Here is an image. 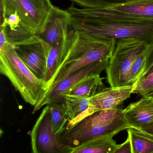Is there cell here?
Masks as SVG:
<instances>
[{
  "instance_id": "obj_24",
  "label": "cell",
  "mask_w": 153,
  "mask_h": 153,
  "mask_svg": "<svg viewBox=\"0 0 153 153\" xmlns=\"http://www.w3.org/2000/svg\"><path fill=\"white\" fill-rule=\"evenodd\" d=\"M84 8H103L105 7L110 1L107 0H71ZM129 0H124L128 1Z\"/></svg>"
},
{
  "instance_id": "obj_21",
  "label": "cell",
  "mask_w": 153,
  "mask_h": 153,
  "mask_svg": "<svg viewBox=\"0 0 153 153\" xmlns=\"http://www.w3.org/2000/svg\"><path fill=\"white\" fill-rule=\"evenodd\" d=\"M146 48L132 63L127 74L124 85L133 86L141 75L146 62Z\"/></svg>"
},
{
  "instance_id": "obj_3",
  "label": "cell",
  "mask_w": 153,
  "mask_h": 153,
  "mask_svg": "<svg viewBox=\"0 0 153 153\" xmlns=\"http://www.w3.org/2000/svg\"><path fill=\"white\" fill-rule=\"evenodd\" d=\"M116 42L115 41H95L76 32L74 41L60 62L53 79L44 96L61 81L80 68L102 59H110Z\"/></svg>"
},
{
  "instance_id": "obj_23",
  "label": "cell",
  "mask_w": 153,
  "mask_h": 153,
  "mask_svg": "<svg viewBox=\"0 0 153 153\" xmlns=\"http://www.w3.org/2000/svg\"><path fill=\"white\" fill-rule=\"evenodd\" d=\"M146 50V56L145 66L141 75L137 81L146 77L153 72V39L148 44Z\"/></svg>"
},
{
  "instance_id": "obj_13",
  "label": "cell",
  "mask_w": 153,
  "mask_h": 153,
  "mask_svg": "<svg viewBox=\"0 0 153 153\" xmlns=\"http://www.w3.org/2000/svg\"><path fill=\"white\" fill-rule=\"evenodd\" d=\"M123 117L133 128H140L153 123V97H142L123 109Z\"/></svg>"
},
{
  "instance_id": "obj_12",
  "label": "cell",
  "mask_w": 153,
  "mask_h": 153,
  "mask_svg": "<svg viewBox=\"0 0 153 153\" xmlns=\"http://www.w3.org/2000/svg\"><path fill=\"white\" fill-rule=\"evenodd\" d=\"M1 31L13 45L25 42L36 35L24 25L16 12L1 7Z\"/></svg>"
},
{
  "instance_id": "obj_25",
  "label": "cell",
  "mask_w": 153,
  "mask_h": 153,
  "mask_svg": "<svg viewBox=\"0 0 153 153\" xmlns=\"http://www.w3.org/2000/svg\"><path fill=\"white\" fill-rule=\"evenodd\" d=\"M114 153H132L131 139L128 134L126 140L122 144L118 145Z\"/></svg>"
},
{
  "instance_id": "obj_16",
  "label": "cell",
  "mask_w": 153,
  "mask_h": 153,
  "mask_svg": "<svg viewBox=\"0 0 153 153\" xmlns=\"http://www.w3.org/2000/svg\"><path fill=\"white\" fill-rule=\"evenodd\" d=\"M63 98V102L69 118L66 129L74 126L93 113L90 109L88 97L64 95Z\"/></svg>"
},
{
  "instance_id": "obj_6",
  "label": "cell",
  "mask_w": 153,
  "mask_h": 153,
  "mask_svg": "<svg viewBox=\"0 0 153 153\" xmlns=\"http://www.w3.org/2000/svg\"><path fill=\"white\" fill-rule=\"evenodd\" d=\"M50 0H1V7L16 11L25 26L35 34H40L53 7Z\"/></svg>"
},
{
  "instance_id": "obj_2",
  "label": "cell",
  "mask_w": 153,
  "mask_h": 153,
  "mask_svg": "<svg viewBox=\"0 0 153 153\" xmlns=\"http://www.w3.org/2000/svg\"><path fill=\"white\" fill-rule=\"evenodd\" d=\"M123 110L116 108L95 112L66 129L61 139L73 147L98 137L114 136L131 128L123 117Z\"/></svg>"
},
{
  "instance_id": "obj_14",
  "label": "cell",
  "mask_w": 153,
  "mask_h": 153,
  "mask_svg": "<svg viewBox=\"0 0 153 153\" xmlns=\"http://www.w3.org/2000/svg\"><path fill=\"white\" fill-rule=\"evenodd\" d=\"M105 8L130 18L153 21V0L110 2Z\"/></svg>"
},
{
  "instance_id": "obj_4",
  "label": "cell",
  "mask_w": 153,
  "mask_h": 153,
  "mask_svg": "<svg viewBox=\"0 0 153 153\" xmlns=\"http://www.w3.org/2000/svg\"><path fill=\"white\" fill-rule=\"evenodd\" d=\"M0 72L9 79L24 101L33 106L46 92L43 80L29 69L9 43L0 49Z\"/></svg>"
},
{
  "instance_id": "obj_20",
  "label": "cell",
  "mask_w": 153,
  "mask_h": 153,
  "mask_svg": "<svg viewBox=\"0 0 153 153\" xmlns=\"http://www.w3.org/2000/svg\"><path fill=\"white\" fill-rule=\"evenodd\" d=\"M51 110V128L53 132L60 136L65 131L69 118L64 103L49 105Z\"/></svg>"
},
{
  "instance_id": "obj_15",
  "label": "cell",
  "mask_w": 153,
  "mask_h": 153,
  "mask_svg": "<svg viewBox=\"0 0 153 153\" xmlns=\"http://www.w3.org/2000/svg\"><path fill=\"white\" fill-rule=\"evenodd\" d=\"M76 32L71 28L63 38L51 47L47 58L46 72L43 79L46 91L49 88L58 69L60 60L75 38Z\"/></svg>"
},
{
  "instance_id": "obj_10",
  "label": "cell",
  "mask_w": 153,
  "mask_h": 153,
  "mask_svg": "<svg viewBox=\"0 0 153 153\" xmlns=\"http://www.w3.org/2000/svg\"><path fill=\"white\" fill-rule=\"evenodd\" d=\"M68 10L53 6L43 29L37 36L52 47L68 33L70 28Z\"/></svg>"
},
{
  "instance_id": "obj_1",
  "label": "cell",
  "mask_w": 153,
  "mask_h": 153,
  "mask_svg": "<svg viewBox=\"0 0 153 153\" xmlns=\"http://www.w3.org/2000/svg\"><path fill=\"white\" fill-rule=\"evenodd\" d=\"M67 10L71 28L95 41L136 38L149 43L153 39V21L130 18L106 8H77L72 5Z\"/></svg>"
},
{
  "instance_id": "obj_18",
  "label": "cell",
  "mask_w": 153,
  "mask_h": 153,
  "mask_svg": "<svg viewBox=\"0 0 153 153\" xmlns=\"http://www.w3.org/2000/svg\"><path fill=\"white\" fill-rule=\"evenodd\" d=\"M103 79L100 75L90 76L66 90L62 94V97L63 100L64 95L91 97L103 88Z\"/></svg>"
},
{
  "instance_id": "obj_28",
  "label": "cell",
  "mask_w": 153,
  "mask_h": 153,
  "mask_svg": "<svg viewBox=\"0 0 153 153\" xmlns=\"http://www.w3.org/2000/svg\"><path fill=\"white\" fill-rule=\"evenodd\" d=\"M134 1V0H129V1Z\"/></svg>"
},
{
  "instance_id": "obj_19",
  "label": "cell",
  "mask_w": 153,
  "mask_h": 153,
  "mask_svg": "<svg viewBox=\"0 0 153 153\" xmlns=\"http://www.w3.org/2000/svg\"><path fill=\"white\" fill-rule=\"evenodd\" d=\"M127 131L131 139L132 153H153V135L133 127Z\"/></svg>"
},
{
  "instance_id": "obj_8",
  "label": "cell",
  "mask_w": 153,
  "mask_h": 153,
  "mask_svg": "<svg viewBox=\"0 0 153 153\" xmlns=\"http://www.w3.org/2000/svg\"><path fill=\"white\" fill-rule=\"evenodd\" d=\"M110 58H106L94 62L80 68L61 81L51 91L45 95L40 102L34 106L33 114H34L43 106L53 103L63 102L62 94L74 85L93 75H100L106 69Z\"/></svg>"
},
{
  "instance_id": "obj_27",
  "label": "cell",
  "mask_w": 153,
  "mask_h": 153,
  "mask_svg": "<svg viewBox=\"0 0 153 153\" xmlns=\"http://www.w3.org/2000/svg\"><path fill=\"white\" fill-rule=\"evenodd\" d=\"M140 129L153 135V123L143 126L142 128H140Z\"/></svg>"
},
{
  "instance_id": "obj_7",
  "label": "cell",
  "mask_w": 153,
  "mask_h": 153,
  "mask_svg": "<svg viewBox=\"0 0 153 153\" xmlns=\"http://www.w3.org/2000/svg\"><path fill=\"white\" fill-rule=\"evenodd\" d=\"M33 153H71V147L64 143L51 128V110L48 105L44 108L30 133Z\"/></svg>"
},
{
  "instance_id": "obj_26",
  "label": "cell",
  "mask_w": 153,
  "mask_h": 153,
  "mask_svg": "<svg viewBox=\"0 0 153 153\" xmlns=\"http://www.w3.org/2000/svg\"><path fill=\"white\" fill-rule=\"evenodd\" d=\"M8 43L4 33L2 31H1V33H0V49L3 48Z\"/></svg>"
},
{
  "instance_id": "obj_17",
  "label": "cell",
  "mask_w": 153,
  "mask_h": 153,
  "mask_svg": "<svg viewBox=\"0 0 153 153\" xmlns=\"http://www.w3.org/2000/svg\"><path fill=\"white\" fill-rule=\"evenodd\" d=\"M114 136L98 137L71 148V153H114L118 146Z\"/></svg>"
},
{
  "instance_id": "obj_5",
  "label": "cell",
  "mask_w": 153,
  "mask_h": 153,
  "mask_svg": "<svg viewBox=\"0 0 153 153\" xmlns=\"http://www.w3.org/2000/svg\"><path fill=\"white\" fill-rule=\"evenodd\" d=\"M148 43L136 38L116 41L115 47L105 70L110 86H125L127 74L132 63L146 50Z\"/></svg>"
},
{
  "instance_id": "obj_22",
  "label": "cell",
  "mask_w": 153,
  "mask_h": 153,
  "mask_svg": "<svg viewBox=\"0 0 153 153\" xmlns=\"http://www.w3.org/2000/svg\"><path fill=\"white\" fill-rule=\"evenodd\" d=\"M132 94L142 97H153V72L132 86Z\"/></svg>"
},
{
  "instance_id": "obj_11",
  "label": "cell",
  "mask_w": 153,
  "mask_h": 153,
  "mask_svg": "<svg viewBox=\"0 0 153 153\" xmlns=\"http://www.w3.org/2000/svg\"><path fill=\"white\" fill-rule=\"evenodd\" d=\"M132 91V86L103 88L94 95L88 97L90 109L93 113L115 109L130 97Z\"/></svg>"
},
{
  "instance_id": "obj_9",
  "label": "cell",
  "mask_w": 153,
  "mask_h": 153,
  "mask_svg": "<svg viewBox=\"0 0 153 153\" xmlns=\"http://www.w3.org/2000/svg\"><path fill=\"white\" fill-rule=\"evenodd\" d=\"M13 46L22 61L38 78L43 80L51 47L37 35Z\"/></svg>"
}]
</instances>
